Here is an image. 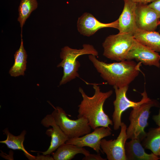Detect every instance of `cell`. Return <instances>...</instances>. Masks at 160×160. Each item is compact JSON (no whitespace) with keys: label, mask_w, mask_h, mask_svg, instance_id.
<instances>
[{"label":"cell","mask_w":160,"mask_h":160,"mask_svg":"<svg viewBox=\"0 0 160 160\" xmlns=\"http://www.w3.org/2000/svg\"><path fill=\"white\" fill-rule=\"evenodd\" d=\"M93 88L95 93L92 96L90 97L82 88L79 87V91L82 100L78 106L77 118L82 117L86 119L93 129L98 127H109V125H112L113 123L104 112L103 105L105 100L112 94L113 91L102 92L96 84H93Z\"/></svg>","instance_id":"7a4b0ae2"},{"label":"cell","mask_w":160,"mask_h":160,"mask_svg":"<svg viewBox=\"0 0 160 160\" xmlns=\"http://www.w3.org/2000/svg\"><path fill=\"white\" fill-rule=\"evenodd\" d=\"M116 94V99L113 102L114 111L112 115V121L114 130L118 129L121 124V116L122 113L129 108H132L137 106L151 99L148 97L147 93L144 90L141 93L142 98L139 102H136L129 100L127 97L126 93L129 86L121 88L113 87Z\"/></svg>","instance_id":"52a82bcc"},{"label":"cell","mask_w":160,"mask_h":160,"mask_svg":"<svg viewBox=\"0 0 160 160\" xmlns=\"http://www.w3.org/2000/svg\"><path fill=\"white\" fill-rule=\"evenodd\" d=\"M143 140L142 145L145 148L160 156V127L150 129Z\"/></svg>","instance_id":"ffe728a7"},{"label":"cell","mask_w":160,"mask_h":160,"mask_svg":"<svg viewBox=\"0 0 160 160\" xmlns=\"http://www.w3.org/2000/svg\"><path fill=\"white\" fill-rule=\"evenodd\" d=\"M118 20L108 23H102L98 20L92 14L84 13L79 18L77 22V28L78 31L84 36H90L99 29L104 28H118Z\"/></svg>","instance_id":"4fadbf2b"},{"label":"cell","mask_w":160,"mask_h":160,"mask_svg":"<svg viewBox=\"0 0 160 160\" xmlns=\"http://www.w3.org/2000/svg\"><path fill=\"white\" fill-rule=\"evenodd\" d=\"M160 18L156 12L148 5L137 3L136 20L138 28L148 31H155L159 24Z\"/></svg>","instance_id":"8fae6325"},{"label":"cell","mask_w":160,"mask_h":160,"mask_svg":"<svg viewBox=\"0 0 160 160\" xmlns=\"http://www.w3.org/2000/svg\"><path fill=\"white\" fill-rule=\"evenodd\" d=\"M153 119L159 127H160V107L158 115H154L153 116Z\"/></svg>","instance_id":"d4e9b609"},{"label":"cell","mask_w":160,"mask_h":160,"mask_svg":"<svg viewBox=\"0 0 160 160\" xmlns=\"http://www.w3.org/2000/svg\"><path fill=\"white\" fill-rule=\"evenodd\" d=\"M87 54L97 56L98 53L93 46L88 44H84L81 49H73L67 46L62 48L60 57L62 60L57 65V67L62 68L63 71L60 86L79 77L78 71L80 64L77 59L81 55Z\"/></svg>","instance_id":"3957f363"},{"label":"cell","mask_w":160,"mask_h":160,"mask_svg":"<svg viewBox=\"0 0 160 160\" xmlns=\"http://www.w3.org/2000/svg\"><path fill=\"white\" fill-rule=\"evenodd\" d=\"M89 59L101 77L110 85L118 88L129 85L138 75L141 63L132 60L107 63L98 60L96 56L89 55Z\"/></svg>","instance_id":"6da1fadb"},{"label":"cell","mask_w":160,"mask_h":160,"mask_svg":"<svg viewBox=\"0 0 160 160\" xmlns=\"http://www.w3.org/2000/svg\"><path fill=\"white\" fill-rule=\"evenodd\" d=\"M133 36L143 44L156 52H160V34L158 32L137 28Z\"/></svg>","instance_id":"ac0fdd59"},{"label":"cell","mask_w":160,"mask_h":160,"mask_svg":"<svg viewBox=\"0 0 160 160\" xmlns=\"http://www.w3.org/2000/svg\"><path fill=\"white\" fill-rule=\"evenodd\" d=\"M136 3L146 4L152 2L156 0H131Z\"/></svg>","instance_id":"484cf974"},{"label":"cell","mask_w":160,"mask_h":160,"mask_svg":"<svg viewBox=\"0 0 160 160\" xmlns=\"http://www.w3.org/2000/svg\"><path fill=\"white\" fill-rule=\"evenodd\" d=\"M159 106V103L155 100L150 99L133 108L129 117L130 124L127 129L128 139H137L141 142L146 135L145 129L148 125V120L153 107Z\"/></svg>","instance_id":"277c9868"},{"label":"cell","mask_w":160,"mask_h":160,"mask_svg":"<svg viewBox=\"0 0 160 160\" xmlns=\"http://www.w3.org/2000/svg\"><path fill=\"white\" fill-rule=\"evenodd\" d=\"M159 24H160V21L159 22Z\"/></svg>","instance_id":"4316f807"},{"label":"cell","mask_w":160,"mask_h":160,"mask_svg":"<svg viewBox=\"0 0 160 160\" xmlns=\"http://www.w3.org/2000/svg\"><path fill=\"white\" fill-rule=\"evenodd\" d=\"M52 114L56 124L69 139L83 136L91 132L92 129L87 120L84 117L73 120L69 118L65 111L61 107H56Z\"/></svg>","instance_id":"8992f818"},{"label":"cell","mask_w":160,"mask_h":160,"mask_svg":"<svg viewBox=\"0 0 160 160\" xmlns=\"http://www.w3.org/2000/svg\"><path fill=\"white\" fill-rule=\"evenodd\" d=\"M94 130L92 132L83 136L69 139L65 143L80 147H88L99 153L100 151H102L100 146L101 140L105 137L111 135L112 130L109 127H98Z\"/></svg>","instance_id":"30bf717a"},{"label":"cell","mask_w":160,"mask_h":160,"mask_svg":"<svg viewBox=\"0 0 160 160\" xmlns=\"http://www.w3.org/2000/svg\"><path fill=\"white\" fill-rule=\"evenodd\" d=\"M52 153L55 160H70L77 154L81 153L87 156L90 153L83 147L65 143L60 146L55 152Z\"/></svg>","instance_id":"2e32d148"},{"label":"cell","mask_w":160,"mask_h":160,"mask_svg":"<svg viewBox=\"0 0 160 160\" xmlns=\"http://www.w3.org/2000/svg\"><path fill=\"white\" fill-rule=\"evenodd\" d=\"M83 160H106V159H104L101 157L100 154H97L90 153L88 156H85L82 159Z\"/></svg>","instance_id":"7402d4cb"},{"label":"cell","mask_w":160,"mask_h":160,"mask_svg":"<svg viewBox=\"0 0 160 160\" xmlns=\"http://www.w3.org/2000/svg\"><path fill=\"white\" fill-rule=\"evenodd\" d=\"M38 5L37 0H21L18 9L19 16L17 21L21 29V34L26 20L31 12L37 8Z\"/></svg>","instance_id":"44dd1931"},{"label":"cell","mask_w":160,"mask_h":160,"mask_svg":"<svg viewBox=\"0 0 160 160\" xmlns=\"http://www.w3.org/2000/svg\"><path fill=\"white\" fill-rule=\"evenodd\" d=\"M148 5L155 10L160 17V0H156L151 2Z\"/></svg>","instance_id":"603a6c76"},{"label":"cell","mask_w":160,"mask_h":160,"mask_svg":"<svg viewBox=\"0 0 160 160\" xmlns=\"http://www.w3.org/2000/svg\"><path fill=\"white\" fill-rule=\"evenodd\" d=\"M41 123L45 127H52V128L47 129L46 132L48 136L51 137L50 146L46 151L40 152L44 155L50 154L69 139L56 124L51 114L47 115L42 120Z\"/></svg>","instance_id":"7c38bea8"},{"label":"cell","mask_w":160,"mask_h":160,"mask_svg":"<svg viewBox=\"0 0 160 160\" xmlns=\"http://www.w3.org/2000/svg\"><path fill=\"white\" fill-rule=\"evenodd\" d=\"M120 133L116 139L107 140L102 139L100 146L103 152L105 153L108 160H127L125 146L128 139L127 126L122 122Z\"/></svg>","instance_id":"ba28073f"},{"label":"cell","mask_w":160,"mask_h":160,"mask_svg":"<svg viewBox=\"0 0 160 160\" xmlns=\"http://www.w3.org/2000/svg\"><path fill=\"white\" fill-rule=\"evenodd\" d=\"M123 0V9L118 19L119 33H130L133 35L137 28L136 20L137 3L131 0Z\"/></svg>","instance_id":"5bb4252c"},{"label":"cell","mask_w":160,"mask_h":160,"mask_svg":"<svg viewBox=\"0 0 160 160\" xmlns=\"http://www.w3.org/2000/svg\"><path fill=\"white\" fill-rule=\"evenodd\" d=\"M20 46L14 55V62L9 73L13 77L24 76L26 69L27 55L24 46L22 34H21Z\"/></svg>","instance_id":"d6986e66"},{"label":"cell","mask_w":160,"mask_h":160,"mask_svg":"<svg viewBox=\"0 0 160 160\" xmlns=\"http://www.w3.org/2000/svg\"><path fill=\"white\" fill-rule=\"evenodd\" d=\"M52 156H51L49 154L44 155H40L38 153L37 156H36V160H54Z\"/></svg>","instance_id":"cb8c5ba5"},{"label":"cell","mask_w":160,"mask_h":160,"mask_svg":"<svg viewBox=\"0 0 160 160\" xmlns=\"http://www.w3.org/2000/svg\"><path fill=\"white\" fill-rule=\"evenodd\" d=\"M135 59L145 65L160 67V55L134 38L132 47L127 56L126 60Z\"/></svg>","instance_id":"9c48e42d"},{"label":"cell","mask_w":160,"mask_h":160,"mask_svg":"<svg viewBox=\"0 0 160 160\" xmlns=\"http://www.w3.org/2000/svg\"><path fill=\"white\" fill-rule=\"evenodd\" d=\"M3 131L6 135L7 139L4 140L0 141V143L6 144L7 147L10 149L23 151L25 156L29 160H36V156L29 153L25 150L23 145V142L26 133L25 130H23L18 136L12 135L7 128H5Z\"/></svg>","instance_id":"e0dca14e"},{"label":"cell","mask_w":160,"mask_h":160,"mask_svg":"<svg viewBox=\"0 0 160 160\" xmlns=\"http://www.w3.org/2000/svg\"><path fill=\"white\" fill-rule=\"evenodd\" d=\"M134 39L133 35L130 33H119L108 36L102 44L103 55L118 62L126 60Z\"/></svg>","instance_id":"5b68a950"},{"label":"cell","mask_w":160,"mask_h":160,"mask_svg":"<svg viewBox=\"0 0 160 160\" xmlns=\"http://www.w3.org/2000/svg\"><path fill=\"white\" fill-rule=\"evenodd\" d=\"M141 141L137 139H131L125 144V152L127 160H158L160 157L153 154L146 153Z\"/></svg>","instance_id":"9a60e30c"}]
</instances>
